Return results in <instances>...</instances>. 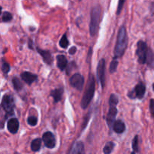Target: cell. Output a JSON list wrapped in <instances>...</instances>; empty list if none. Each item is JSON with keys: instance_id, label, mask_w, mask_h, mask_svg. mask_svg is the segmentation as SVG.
Returning a JSON list of instances; mask_svg holds the SVG:
<instances>
[{"instance_id": "6da1fadb", "label": "cell", "mask_w": 154, "mask_h": 154, "mask_svg": "<svg viewBox=\"0 0 154 154\" xmlns=\"http://www.w3.org/2000/svg\"><path fill=\"white\" fill-rule=\"evenodd\" d=\"M128 45V37L127 32H126V27L124 26H120L119 29L118 35H117V43H116L115 48L114 51V58H119L122 57L126 51V48Z\"/></svg>"}, {"instance_id": "7a4b0ae2", "label": "cell", "mask_w": 154, "mask_h": 154, "mask_svg": "<svg viewBox=\"0 0 154 154\" xmlns=\"http://www.w3.org/2000/svg\"><path fill=\"white\" fill-rule=\"evenodd\" d=\"M95 78L92 75H90L88 80V83H87V87H86V90L84 93L82 99H81V108L83 109H86L87 107L90 105V102L93 99V96H94L95 93Z\"/></svg>"}, {"instance_id": "3957f363", "label": "cell", "mask_w": 154, "mask_h": 154, "mask_svg": "<svg viewBox=\"0 0 154 154\" xmlns=\"http://www.w3.org/2000/svg\"><path fill=\"white\" fill-rule=\"evenodd\" d=\"M102 9L100 6L97 5L93 8L91 11V20L90 23V32L91 36H94L97 34L99 27V23L101 20Z\"/></svg>"}, {"instance_id": "277c9868", "label": "cell", "mask_w": 154, "mask_h": 154, "mask_svg": "<svg viewBox=\"0 0 154 154\" xmlns=\"http://www.w3.org/2000/svg\"><path fill=\"white\" fill-rule=\"evenodd\" d=\"M147 51L148 48L146 42L143 41H139L137 44L136 55L138 57V61L140 64H145L147 60Z\"/></svg>"}, {"instance_id": "5b68a950", "label": "cell", "mask_w": 154, "mask_h": 154, "mask_svg": "<svg viewBox=\"0 0 154 154\" xmlns=\"http://www.w3.org/2000/svg\"><path fill=\"white\" fill-rule=\"evenodd\" d=\"M1 108H3L6 114L13 115L14 108V100L11 95H5L2 102Z\"/></svg>"}, {"instance_id": "8992f818", "label": "cell", "mask_w": 154, "mask_h": 154, "mask_svg": "<svg viewBox=\"0 0 154 154\" xmlns=\"http://www.w3.org/2000/svg\"><path fill=\"white\" fill-rule=\"evenodd\" d=\"M146 93V87L143 83H139L135 86V89L132 90L131 93H129V97L132 99L138 98V99H141L144 98V95Z\"/></svg>"}, {"instance_id": "52a82bcc", "label": "cell", "mask_w": 154, "mask_h": 154, "mask_svg": "<svg viewBox=\"0 0 154 154\" xmlns=\"http://www.w3.org/2000/svg\"><path fill=\"white\" fill-rule=\"evenodd\" d=\"M84 79L83 78L82 75L80 74H75L72 75L70 78V84L72 87L74 88L77 89L79 91H81L83 90V87H84Z\"/></svg>"}, {"instance_id": "ba28073f", "label": "cell", "mask_w": 154, "mask_h": 154, "mask_svg": "<svg viewBox=\"0 0 154 154\" xmlns=\"http://www.w3.org/2000/svg\"><path fill=\"white\" fill-rule=\"evenodd\" d=\"M97 77L103 88L105 84V61L104 59H102L98 64Z\"/></svg>"}, {"instance_id": "9c48e42d", "label": "cell", "mask_w": 154, "mask_h": 154, "mask_svg": "<svg viewBox=\"0 0 154 154\" xmlns=\"http://www.w3.org/2000/svg\"><path fill=\"white\" fill-rule=\"evenodd\" d=\"M44 143L48 148H54L56 146V138L52 132H47L42 136Z\"/></svg>"}, {"instance_id": "30bf717a", "label": "cell", "mask_w": 154, "mask_h": 154, "mask_svg": "<svg viewBox=\"0 0 154 154\" xmlns=\"http://www.w3.org/2000/svg\"><path fill=\"white\" fill-rule=\"evenodd\" d=\"M117 114V106L114 105H110L109 111L107 114V123H108L109 128H112L114 122H115L116 116Z\"/></svg>"}, {"instance_id": "8fae6325", "label": "cell", "mask_w": 154, "mask_h": 154, "mask_svg": "<svg viewBox=\"0 0 154 154\" xmlns=\"http://www.w3.org/2000/svg\"><path fill=\"white\" fill-rule=\"evenodd\" d=\"M21 78H22L23 81H25L27 84L29 85H31L32 83H33L34 81H35L37 80L38 77L36 75L31 73V72H24L21 74Z\"/></svg>"}, {"instance_id": "7c38bea8", "label": "cell", "mask_w": 154, "mask_h": 154, "mask_svg": "<svg viewBox=\"0 0 154 154\" xmlns=\"http://www.w3.org/2000/svg\"><path fill=\"white\" fill-rule=\"evenodd\" d=\"M7 127L11 133H17L18 129H19V121H18L17 119L12 118L11 120H9L8 122Z\"/></svg>"}, {"instance_id": "4fadbf2b", "label": "cell", "mask_w": 154, "mask_h": 154, "mask_svg": "<svg viewBox=\"0 0 154 154\" xmlns=\"http://www.w3.org/2000/svg\"><path fill=\"white\" fill-rule=\"evenodd\" d=\"M69 154H84V145L81 141H77L72 146Z\"/></svg>"}, {"instance_id": "5bb4252c", "label": "cell", "mask_w": 154, "mask_h": 154, "mask_svg": "<svg viewBox=\"0 0 154 154\" xmlns=\"http://www.w3.org/2000/svg\"><path fill=\"white\" fill-rule=\"evenodd\" d=\"M37 51L39 53V54L42 57L45 63L48 65H51L53 62V58L51 52L48 51H43V50H41L38 48H37Z\"/></svg>"}, {"instance_id": "9a60e30c", "label": "cell", "mask_w": 154, "mask_h": 154, "mask_svg": "<svg viewBox=\"0 0 154 154\" xmlns=\"http://www.w3.org/2000/svg\"><path fill=\"white\" fill-rule=\"evenodd\" d=\"M113 129L116 133L122 134L126 130V126L125 123L122 120H116L113 125Z\"/></svg>"}, {"instance_id": "2e32d148", "label": "cell", "mask_w": 154, "mask_h": 154, "mask_svg": "<svg viewBox=\"0 0 154 154\" xmlns=\"http://www.w3.org/2000/svg\"><path fill=\"white\" fill-rule=\"evenodd\" d=\"M57 66H58L59 69L62 71L64 70V69L67 67L68 65V61L66 57L63 55H59L57 57Z\"/></svg>"}, {"instance_id": "e0dca14e", "label": "cell", "mask_w": 154, "mask_h": 154, "mask_svg": "<svg viewBox=\"0 0 154 154\" xmlns=\"http://www.w3.org/2000/svg\"><path fill=\"white\" fill-rule=\"evenodd\" d=\"M63 94V88H58L56 89V90H54L51 91V96L54 98V102H58L61 100L62 96Z\"/></svg>"}, {"instance_id": "ac0fdd59", "label": "cell", "mask_w": 154, "mask_h": 154, "mask_svg": "<svg viewBox=\"0 0 154 154\" xmlns=\"http://www.w3.org/2000/svg\"><path fill=\"white\" fill-rule=\"evenodd\" d=\"M146 63H147L149 67L154 69V52L150 48H148V51H147Z\"/></svg>"}, {"instance_id": "d6986e66", "label": "cell", "mask_w": 154, "mask_h": 154, "mask_svg": "<svg viewBox=\"0 0 154 154\" xmlns=\"http://www.w3.org/2000/svg\"><path fill=\"white\" fill-rule=\"evenodd\" d=\"M41 145H42V139L41 138H36L32 141L31 149L35 152H37L40 150Z\"/></svg>"}, {"instance_id": "ffe728a7", "label": "cell", "mask_w": 154, "mask_h": 154, "mask_svg": "<svg viewBox=\"0 0 154 154\" xmlns=\"http://www.w3.org/2000/svg\"><path fill=\"white\" fill-rule=\"evenodd\" d=\"M12 83H13L14 88L15 89L16 91H20V90L23 89V85L20 80L18 78H16V77L12 79Z\"/></svg>"}, {"instance_id": "44dd1931", "label": "cell", "mask_w": 154, "mask_h": 154, "mask_svg": "<svg viewBox=\"0 0 154 154\" xmlns=\"http://www.w3.org/2000/svg\"><path fill=\"white\" fill-rule=\"evenodd\" d=\"M114 147V142H108L105 144V147L103 149V152L105 154H111V152L113 151Z\"/></svg>"}, {"instance_id": "7402d4cb", "label": "cell", "mask_w": 154, "mask_h": 154, "mask_svg": "<svg viewBox=\"0 0 154 154\" xmlns=\"http://www.w3.org/2000/svg\"><path fill=\"white\" fill-rule=\"evenodd\" d=\"M69 40H68L67 38V36H66V35H63V37H62V38L60 39V45L61 48H66L68 46H69Z\"/></svg>"}, {"instance_id": "603a6c76", "label": "cell", "mask_w": 154, "mask_h": 154, "mask_svg": "<svg viewBox=\"0 0 154 154\" xmlns=\"http://www.w3.org/2000/svg\"><path fill=\"white\" fill-rule=\"evenodd\" d=\"M119 102V99L115 94L111 95L109 99V105H114V106H117V104Z\"/></svg>"}, {"instance_id": "cb8c5ba5", "label": "cell", "mask_w": 154, "mask_h": 154, "mask_svg": "<svg viewBox=\"0 0 154 154\" xmlns=\"http://www.w3.org/2000/svg\"><path fill=\"white\" fill-rule=\"evenodd\" d=\"M132 149H133L134 152H138L139 151V148H138V136L135 135L134 137L133 140H132Z\"/></svg>"}, {"instance_id": "d4e9b609", "label": "cell", "mask_w": 154, "mask_h": 154, "mask_svg": "<svg viewBox=\"0 0 154 154\" xmlns=\"http://www.w3.org/2000/svg\"><path fill=\"white\" fill-rule=\"evenodd\" d=\"M117 66H118V61L117 60H114L110 64V67H109V71L111 73H114L115 72V71L117 70Z\"/></svg>"}, {"instance_id": "484cf974", "label": "cell", "mask_w": 154, "mask_h": 154, "mask_svg": "<svg viewBox=\"0 0 154 154\" xmlns=\"http://www.w3.org/2000/svg\"><path fill=\"white\" fill-rule=\"evenodd\" d=\"M12 20V14L10 12L5 11L4 12L2 15V21L4 22H8V21L11 20Z\"/></svg>"}, {"instance_id": "4316f807", "label": "cell", "mask_w": 154, "mask_h": 154, "mask_svg": "<svg viewBox=\"0 0 154 154\" xmlns=\"http://www.w3.org/2000/svg\"><path fill=\"white\" fill-rule=\"evenodd\" d=\"M27 123H28L29 125H30V126H35L37 125V123H38V120L36 117H29L28 118V120H27Z\"/></svg>"}, {"instance_id": "83f0119b", "label": "cell", "mask_w": 154, "mask_h": 154, "mask_svg": "<svg viewBox=\"0 0 154 154\" xmlns=\"http://www.w3.org/2000/svg\"><path fill=\"white\" fill-rule=\"evenodd\" d=\"M2 70L3 73L5 75H7L9 72V71H10V66L7 63L5 62V63H3L2 66Z\"/></svg>"}, {"instance_id": "f1b7e54d", "label": "cell", "mask_w": 154, "mask_h": 154, "mask_svg": "<svg viewBox=\"0 0 154 154\" xmlns=\"http://www.w3.org/2000/svg\"><path fill=\"white\" fill-rule=\"evenodd\" d=\"M150 111L151 116L154 117V99H150Z\"/></svg>"}, {"instance_id": "f546056e", "label": "cell", "mask_w": 154, "mask_h": 154, "mask_svg": "<svg viewBox=\"0 0 154 154\" xmlns=\"http://www.w3.org/2000/svg\"><path fill=\"white\" fill-rule=\"evenodd\" d=\"M124 3H125V1H123V0H120V1H119L118 8H117V14H120V11H121L122 8H123V6Z\"/></svg>"}, {"instance_id": "4dcf8cb0", "label": "cell", "mask_w": 154, "mask_h": 154, "mask_svg": "<svg viewBox=\"0 0 154 154\" xmlns=\"http://www.w3.org/2000/svg\"><path fill=\"white\" fill-rule=\"evenodd\" d=\"M90 114H88V115H87V117L84 118V123H83V125H82V129H84V128L86 127V126H87V123H88L89 118H90Z\"/></svg>"}, {"instance_id": "1f68e13d", "label": "cell", "mask_w": 154, "mask_h": 154, "mask_svg": "<svg viewBox=\"0 0 154 154\" xmlns=\"http://www.w3.org/2000/svg\"><path fill=\"white\" fill-rule=\"evenodd\" d=\"M76 51H77V48H75V47H72V48L69 51V53L71 54V55H74V54L76 53Z\"/></svg>"}, {"instance_id": "d6a6232c", "label": "cell", "mask_w": 154, "mask_h": 154, "mask_svg": "<svg viewBox=\"0 0 154 154\" xmlns=\"http://www.w3.org/2000/svg\"><path fill=\"white\" fill-rule=\"evenodd\" d=\"M1 13H2V7L0 6V14H1Z\"/></svg>"}, {"instance_id": "836d02e7", "label": "cell", "mask_w": 154, "mask_h": 154, "mask_svg": "<svg viewBox=\"0 0 154 154\" xmlns=\"http://www.w3.org/2000/svg\"><path fill=\"white\" fill-rule=\"evenodd\" d=\"M153 91H154V83L153 84Z\"/></svg>"}, {"instance_id": "e575fe53", "label": "cell", "mask_w": 154, "mask_h": 154, "mask_svg": "<svg viewBox=\"0 0 154 154\" xmlns=\"http://www.w3.org/2000/svg\"><path fill=\"white\" fill-rule=\"evenodd\" d=\"M131 154H135V152H132V153H131Z\"/></svg>"}]
</instances>
